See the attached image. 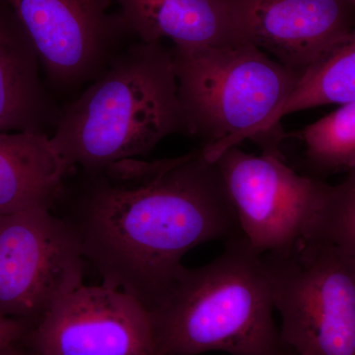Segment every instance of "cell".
<instances>
[{"label":"cell","instance_id":"17","mask_svg":"<svg viewBox=\"0 0 355 355\" xmlns=\"http://www.w3.org/2000/svg\"><path fill=\"white\" fill-rule=\"evenodd\" d=\"M28 331L25 322L15 319H0V355H33L21 347Z\"/></svg>","mask_w":355,"mask_h":355},{"label":"cell","instance_id":"10","mask_svg":"<svg viewBox=\"0 0 355 355\" xmlns=\"http://www.w3.org/2000/svg\"><path fill=\"white\" fill-rule=\"evenodd\" d=\"M243 42L303 74L355 29L349 0H226Z\"/></svg>","mask_w":355,"mask_h":355},{"label":"cell","instance_id":"9","mask_svg":"<svg viewBox=\"0 0 355 355\" xmlns=\"http://www.w3.org/2000/svg\"><path fill=\"white\" fill-rule=\"evenodd\" d=\"M25 340L33 355H156L148 311L103 284L70 292Z\"/></svg>","mask_w":355,"mask_h":355},{"label":"cell","instance_id":"14","mask_svg":"<svg viewBox=\"0 0 355 355\" xmlns=\"http://www.w3.org/2000/svg\"><path fill=\"white\" fill-rule=\"evenodd\" d=\"M355 101V29L343 43L306 70L300 80L266 128L268 151L279 153V144L286 135L280 120L302 110L343 105Z\"/></svg>","mask_w":355,"mask_h":355},{"label":"cell","instance_id":"16","mask_svg":"<svg viewBox=\"0 0 355 355\" xmlns=\"http://www.w3.org/2000/svg\"><path fill=\"white\" fill-rule=\"evenodd\" d=\"M308 237L355 254V169L347 173L342 183L330 186L323 209Z\"/></svg>","mask_w":355,"mask_h":355},{"label":"cell","instance_id":"2","mask_svg":"<svg viewBox=\"0 0 355 355\" xmlns=\"http://www.w3.org/2000/svg\"><path fill=\"white\" fill-rule=\"evenodd\" d=\"M172 135L191 137L173 48L137 42L58 114L51 142L69 171L96 172L144 156Z\"/></svg>","mask_w":355,"mask_h":355},{"label":"cell","instance_id":"3","mask_svg":"<svg viewBox=\"0 0 355 355\" xmlns=\"http://www.w3.org/2000/svg\"><path fill=\"white\" fill-rule=\"evenodd\" d=\"M263 257L243 235L200 268L183 266L149 311L156 355H275L282 343Z\"/></svg>","mask_w":355,"mask_h":355},{"label":"cell","instance_id":"19","mask_svg":"<svg viewBox=\"0 0 355 355\" xmlns=\"http://www.w3.org/2000/svg\"><path fill=\"white\" fill-rule=\"evenodd\" d=\"M349 1L352 2V3L355 6V0H349Z\"/></svg>","mask_w":355,"mask_h":355},{"label":"cell","instance_id":"6","mask_svg":"<svg viewBox=\"0 0 355 355\" xmlns=\"http://www.w3.org/2000/svg\"><path fill=\"white\" fill-rule=\"evenodd\" d=\"M84 260L76 233L53 209L0 216V319L38 323L83 286Z\"/></svg>","mask_w":355,"mask_h":355},{"label":"cell","instance_id":"5","mask_svg":"<svg viewBox=\"0 0 355 355\" xmlns=\"http://www.w3.org/2000/svg\"><path fill=\"white\" fill-rule=\"evenodd\" d=\"M261 257L284 347L296 355H355V254L305 237Z\"/></svg>","mask_w":355,"mask_h":355},{"label":"cell","instance_id":"20","mask_svg":"<svg viewBox=\"0 0 355 355\" xmlns=\"http://www.w3.org/2000/svg\"><path fill=\"white\" fill-rule=\"evenodd\" d=\"M296 355V354H295Z\"/></svg>","mask_w":355,"mask_h":355},{"label":"cell","instance_id":"8","mask_svg":"<svg viewBox=\"0 0 355 355\" xmlns=\"http://www.w3.org/2000/svg\"><path fill=\"white\" fill-rule=\"evenodd\" d=\"M36 50L51 86L69 90L96 80L130 36L114 0H3Z\"/></svg>","mask_w":355,"mask_h":355},{"label":"cell","instance_id":"1","mask_svg":"<svg viewBox=\"0 0 355 355\" xmlns=\"http://www.w3.org/2000/svg\"><path fill=\"white\" fill-rule=\"evenodd\" d=\"M62 202L60 216L103 286L125 292L148 312L189 251L242 235L218 165L202 147L176 158L125 159L80 171L73 190L64 187Z\"/></svg>","mask_w":355,"mask_h":355},{"label":"cell","instance_id":"13","mask_svg":"<svg viewBox=\"0 0 355 355\" xmlns=\"http://www.w3.org/2000/svg\"><path fill=\"white\" fill-rule=\"evenodd\" d=\"M70 173L44 132H0V216L53 209Z\"/></svg>","mask_w":355,"mask_h":355},{"label":"cell","instance_id":"4","mask_svg":"<svg viewBox=\"0 0 355 355\" xmlns=\"http://www.w3.org/2000/svg\"><path fill=\"white\" fill-rule=\"evenodd\" d=\"M178 95L191 137L216 160L246 139L268 153L266 128L302 74L286 69L254 44L173 46Z\"/></svg>","mask_w":355,"mask_h":355},{"label":"cell","instance_id":"11","mask_svg":"<svg viewBox=\"0 0 355 355\" xmlns=\"http://www.w3.org/2000/svg\"><path fill=\"white\" fill-rule=\"evenodd\" d=\"M128 31L144 43L179 48L242 43L226 0H114Z\"/></svg>","mask_w":355,"mask_h":355},{"label":"cell","instance_id":"18","mask_svg":"<svg viewBox=\"0 0 355 355\" xmlns=\"http://www.w3.org/2000/svg\"><path fill=\"white\" fill-rule=\"evenodd\" d=\"M275 355H295V354H292L291 352H282V354H275Z\"/></svg>","mask_w":355,"mask_h":355},{"label":"cell","instance_id":"7","mask_svg":"<svg viewBox=\"0 0 355 355\" xmlns=\"http://www.w3.org/2000/svg\"><path fill=\"white\" fill-rule=\"evenodd\" d=\"M218 165L243 237L263 256L308 237L323 209L330 184L303 176L272 154L232 146Z\"/></svg>","mask_w":355,"mask_h":355},{"label":"cell","instance_id":"12","mask_svg":"<svg viewBox=\"0 0 355 355\" xmlns=\"http://www.w3.org/2000/svg\"><path fill=\"white\" fill-rule=\"evenodd\" d=\"M40 60L12 10L0 0V132H44L53 107Z\"/></svg>","mask_w":355,"mask_h":355},{"label":"cell","instance_id":"15","mask_svg":"<svg viewBox=\"0 0 355 355\" xmlns=\"http://www.w3.org/2000/svg\"><path fill=\"white\" fill-rule=\"evenodd\" d=\"M305 160L314 175L355 169V101L343 105L299 132Z\"/></svg>","mask_w":355,"mask_h":355}]
</instances>
